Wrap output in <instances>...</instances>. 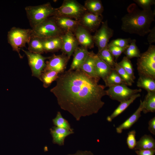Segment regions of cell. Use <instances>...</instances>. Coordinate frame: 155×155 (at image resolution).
Instances as JSON below:
<instances>
[{
    "label": "cell",
    "instance_id": "obj_1",
    "mask_svg": "<svg viewBox=\"0 0 155 155\" xmlns=\"http://www.w3.org/2000/svg\"><path fill=\"white\" fill-rule=\"evenodd\" d=\"M100 79L90 76L80 69L59 74L50 91L57 98L61 108L71 114L77 121L82 117L96 114L104 106L105 86Z\"/></svg>",
    "mask_w": 155,
    "mask_h": 155
},
{
    "label": "cell",
    "instance_id": "obj_2",
    "mask_svg": "<svg viewBox=\"0 0 155 155\" xmlns=\"http://www.w3.org/2000/svg\"><path fill=\"white\" fill-rule=\"evenodd\" d=\"M127 13L121 18V29L130 34L144 36L150 30L152 22L154 21L155 13L151 9H139L135 3L128 7Z\"/></svg>",
    "mask_w": 155,
    "mask_h": 155
},
{
    "label": "cell",
    "instance_id": "obj_3",
    "mask_svg": "<svg viewBox=\"0 0 155 155\" xmlns=\"http://www.w3.org/2000/svg\"><path fill=\"white\" fill-rule=\"evenodd\" d=\"M139 76L149 77L155 79V46L150 45L145 52L137 59Z\"/></svg>",
    "mask_w": 155,
    "mask_h": 155
},
{
    "label": "cell",
    "instance_id": "obj_4",
    "mask_svg": "<svg viewBox=\"0 0 155 155\" xmlns=\"http://www.w3.org/2000/svg\"><path fill=\"white\" fill-rule=\"evenodd\" d=\"M27 18L32 28L45 20L54 16L56 8L49 3L36 6H29L25 8Z\"/></svg>",
    "mask_w": 155,
    "mask_h": 155
},
{
    "label": "cell",
    "instance_id": "obj_5",
    "mask_svg": "<svg viewBox=\"0 0 155 155\" xmlns=\"http://www.w3.org/2000/svg\"><path fill=\"white\" fill-rule=\"evenodd\" d=\"M32 29V36L43 39L60 36L64 32L57 25L53 16L44 20Z\"/></svg>",
    "mask_w": 155,
    "mask_h": 155
},
{
    "label": "cell",
    "instance_id": "obj_6",
    "mask_svg": "<svg viewBox=\"0 0 155 155\" xmlns=\"http://www.w3.org/2000/svg\"><path fill=\"white\" fill-rule=\"evenodd\" d=\"M32 36V29L13 27L8 32L7 40L13 51L17 52L20 57L22 58L20 53L21 48L25 46Z\"/></svg>",
    "mask_w": 155,
    "mask_h": 155
},
{
    "label": "cell",
    "instance_id": "obj_7",
    "mask_svg": "<svg viewBox=\"0 0 155 155\" xmlns=\"http://www.w3.org/2000/svg\"><path fill=\"white\" fill-rule=\"evenodd\" d=\"M87 11L83 5L75 0H65L56 8L53 16L65 17L79 21Z\"/></svg>",
    "mask_w": 155,
    "mask_h": 155
},
{
    "label": "cell",
    "instance_id": "obj_8",
    "mask_svg": "<svg viewBox=\"0 0 155 155\" xmlns=\"http://www.w3.org/2000/svg\"><path fill=\"white\" fill-rule=\"evenodd\" d=\"M141 91V89H131L124 84L110 87L106 90V95L112 100L120 102L129 99L133 95Z\"/></svg>",
    "mask_w": 155,
    "mask_h": 155
},
{
    "label": "cell",
    "instance_id": "obj_9",
    "mask_svg": "<svg viewBox=\"0 0 155 155\" xmlns=\"http://www.w3.org/2000/svg\"><path fill=\"white\" fill-rule=\"evenodd\" d=\"M101 24L100 28L96 31L92 36L98 51L107 48L109 40L113 36L114 33L113 30L108 26L107 20L102 22Z\"/></svg>",
    "mask_w": 155,
    "mask_h": 155
},
{
    "label": "cell",
    "instance_id": "obj_10",
    "mask_svg": "<svg viewBox=\"0 0 155 155\" xmlns=\"http://www.w3.org/2000/svg\"><path fill=\"white\" fill-rule=\"evenodd\" d=\"M22 50L27 57L32 76L39 79L46 66L45 61L49 59L50 57H44L41 54L32 53L28 51Z\"/></svg>",
    "mask_w": 155,
    "mask_h": 155
},
{
    "label": "cell",
    "instance_id": "obj_11",
    "mask_svg": "<svg viewBox=\"0 0 155 155\" xmlns=\"http://www.w3.org/2000/svg\"><path fill=\"white\" fill-rule=\"evenodd\" d=\"M103 19L102 14H95L87 11L79 21L80 25L90 32L97 30L102 22Z\"/></svg>",
    "mask_w": 155,
    "mask_h": 155
},
{
    "label": "cell",
    "instance_id": "obj_12",
    "mask_svg": "<svg viewBox=\"0 0 155 155\" xmlns=\"http://www.w3.org/2000/svg\"><path fill=\"white\" fill-rule=\"evenodd\" d=\"M49 59L46 62V66L43 71L52 70L58 72L59 74L64 71L69 59L67 56L63 54L54 55L50 57Z\"/></svg>",
    "mask_w": 155,
    "mask_h": 155
},
{
    "label": "cell",
    "instance_id": "obj_13",
    "mask_svg": "<svg viewBox=\"0 0 155 155\" xmlns=\"http://www.w3.org/2000/svg\"><path fill=\"white\" fill-rule=\"evenodd\" d=\"M61 37L62 41L61 50L62 54L67 56L69 59L79 44L72 32H64L61 35Z\"/></svg>",
    "mask_w": 155,
    "mask_h": 155
},
{
    "label": "cell",
    "instance_id": "obj_14",
    "mask_svg": "<svg viewBox=\"0 0 155 155\" xmlns=\"http://www.w3.org/2000/svg\"><path fill=\"white\" fill-rule=\"evenodd\" d=\"M79 44L87 49L94 47V42L93 36L90 32L80 24L73 32Z\"/></svg>",
    "mask_w": 155,
    "mask_h": 155
},
{
    "label": "cell",
    "instance_id": "obj_15",
    "mask_svg": "<svg viewBox=\"0 0 155 155\" xmlns=\"http://www.w3.org/2000/svg\"><path fill=\"white\" fill-rule=\"evenodd\" d=\"M53 16L58 26L64 32H71L73 33L76 28L80 24L79 21L69 18Z\"/></svg>",
    "mask_w": 155,
    "mask_h": 155
},
{
    "label": "cell",
    "instance_id": "obj_16",
    "mask_svg": "<svg viewBox=\"0 0 155 155\" xmlns=\"http://www.w3.org/2000/svg\"><path fill=\"white\" fill-rule=\"evenodd\" d=\"M50 131L53 143L60 146L64 145L65 140L67 136L74 133L73 131L55 126L50 129Z\"/></svg>",
    "mask_w": 155,
    "mask_h": 155
},
{
    "label": "cell",
    "instance_id": "obj_17",
    "mask_svg": "<svg viewBox=\"0 0 155 155\" xmlns=\"http://www.w3.org/2000/svg\"><path fill=\"white\" fill-rule=\"evenodd\" d=\"M89 52L88 49L82 46H78L73 53V58L70 70L79 69L86 58Z\"/></svg>",
    "mask_w": 155,
    "mask_h": 155
},
{
    "label": "cell",
    "instance_id": "obj_18",
    "mask_svg": "<svg viewBox=\"0 0 155 155\" xmlns=\"http://www.w3.org/2000/svg\"><path fill=\"white\" fill-rule=\"evenodd\" d=\"M94 53L89 52L86 60L78 69L92 77L100 79L97 75L95 70Z\"/></svg>",
    "mask_w": 155,
    "mask_h": 155
},
{
    "label": "cell",
    "instance_id": "obj_19",
    "mask_svg": "<svg viewBox=\"0 0 155 155\" xmlns=\"http://www.w3.org/2000/svg\"><path fill=\"white\" fill-rule=\"evenodd\" d=\"M142 109V101L140 100V103L138 108L127 119L116 128V131L118 133H121L123 130L129 129L135 123L141 116Z\"/></svg>",
    "mask_w": 155,
    "mask_h": 155
},
{
    "label": "cell",
    "instance_id": "obj_20",
    "mask_svg": "<svg viewBox=\"0 0 155 155\" xmlns=\"http://www.w3.org/2000/svg\"><path fill=\"white\" fill-rule=\"evenodd\" d=\"M42 42L44 52H55L61 48V36L43 39Z\"/></svg>",
    "mask_w": 155,
    "mask_h": 155
},
{
    "label": "cell",
    "instance_id": "obj_21",
    "mask_svg": "<svg viewBox=\"0 0 155 155\" xmlns=\"http://www.w3.org/2000/svg\"><path fill=\"white\" fill-rule=\"evenodd\" d=\"M94 57L96 73L98 77L103 80L113 69L100 59L97 54H95Z\"/></svg>",
    "mask_w": 155,
    "mask_h": 155
},
{
    "label": "cell",
    "instance_id": "obj_22",
    "mask_svg": "<svg viewBox=\"0 0 155 155\" xmlns=\"http://www.w3.org/2000/svg\"><path fill=\"white\" fill-rule=\"evenodd\" d=\"M155 149V140L151 135L145 134L137 142L135 150Z\"/></svg>",
    "mask_w": 155,
    "mask_h": 155
},
{
    "label": "cell",
    "instance_id": "obj_23",
    "mask_svg": "<svg viewBox=\"0 0 155 155\" xmlns=\"http://www.w3.org/2000/svg\"><path fill=\"white\" fill-rule=\"evenodd\" d=\"M140 96V94L138 93L133 95L129 99L120 102V104L113 113L107 117V120L108 122H111L114 119L124 111L136 98Z\"/></svg>",
    "mask_w": 155,
    "mask_h": 155
},
{
    "label": "cell",
    "instance_id": "obj_24",
    "mask_svg": "<svg viewBox=\"0 0 155 155\" xmlns=\"http://www.w3.org/2000/svg\"><path fill=\"white\" fill-rule=\"evenodd\" d=\"M142 111L144 114L155 112V92H148L142 101Z\"/></svg>",
    "mask_w": 155,
    "mask_h": 155
},
{
    "label": "cell",
    "instance_id": "obj_25",
    "mask_svg": "<svg viewBox=\"0 0 155 155\" xmlns=\"http://www.w3.org/2000/svg\"><path fill=\"white\" fill-rule=\"evenodd\" d=\"M43 39L31 36L27 43L28 51L31 53L41 54L44 52Z\"/></svg>",
    "mask_w": 155,
    "mask_h": 155
},
{
    "label": "cell",
    "instance_id": "obj_26",
    "mask_svg": "<svg viewBox=\"0 0 155 155\" xmlns=\"http://www.w3.org/2000/svg\"><path fill=\"white\" fill-rule=\"evenodd\" d=\"M137 86L145 89L147 92H155V79L150 77L139 76Z\"/></svg>",
    "mask_w": 155,
    "mask_h": 155
},
{
    "label": "cell",
    "instance_id": "obj_27",
    "mask_svg": "<svg viewBox=\"0 0 155 155\" xmlns=\"http://www.w3.org/2000/svg\"><path fill=\"white\" fill-rule=\"evenodd\" d=\"M84 6L87 11L93 13L100 14L104 11V7L100 0H87Z\"/></svg>",
    "mask_w": 155,
    "mask_h": 155
},
{
    "label": "cell",
    "instance_id": "obj_28",
    "mask_svg": "<svg viewBox=\"0 0 155 155\" xmlns=\"http://www.w3.org/2000/svg\"><path fill=\"white\" fill-rule=\"evenodd\" d=\"M59 74V72L54 70L44 71H43L39 79L43 82L44 87L47 88L57 80Z\"/></svg>",
    "mask_w": 155,
    "mask_h": 155
},
{
    "label": "cell",
    "instance_id": "obj_29",
    "mask_svg": "<svg viewBox=\"0 0 155 155\" xmlns=\"http://www.w3.org/2000/svg\"><path fill=\"white\" fill-rule=\"evenodd\" d=\"M105 87H110L119 84H124L127 85L125 82L121 78L114 69H113L109 74L103 80Z\"/></svg>",
    "mask_w": 155,
    "mask_h": 155
},
{
    "label": "cell",
    "instance_id": "obj_30",
    "mask_svg": "<svg viewBox=\"0 0 155 155\" xmlns=\"http://www.w3.org/2000/svg\"><path fill=\"white\" fill-rule=\"evenodd\" d=\"M136 40L134 39L132 40L130 43L126 47L123 52L126 57L130 59L134 57H139L140 55V51L137 46Z\"/></svg>",
    "mask_w": 155,
    "mask_h": 155
},
{
    "label": "cell",
    "instance_id": "obj_31",
    "mask_svg": "<svg viewBox=\"0 0 155 155\" xmlns=\"http://www.w3.org/2000/svg\"><path fill=\"white\" fill-rule=\"evenodd\" d=\"M97 55L100 59L109 65L112 68L114 69L116 62L114 59V57L107 49V48L98 51Z\"/></svg>",
    "mask_w": 155,
    "mask_h": 155
},
{
    "label": "cell",
    "instance_id": "obj_32",
    "mask_svg": "<svg viewBox=\"0 0 155 155\" xmlns=\"http://www.w3.org/2000/svg\"><path fill=\"white\" fill-rule=\"evenodd\" d=\"M117 63L124 69L133 80L135 79L133 65L130 59L125 56L122 60Z\"/></svg>",
    "mask_w": 155,
    "mask_h": 155
},
{
    "label": "cell",
    "instance_id": "obj_33",
    "mask_svg": "<svg viewBox=\"0 0 155 155\" xmlns=\"http://www.w3.org/2000/svg\"><path fill=\"white\" fill-rule=\"evenodd\" d=\"M52 121L55 126L73 131L68 121L63 117L59 111L57 112L56 117Z\"/></svg>",
    "mask_w": 155,
    "mask_h": 155
},
{
    "label": "cell",
    "instance_id": "obj_34",
    "mask_svg": "<svg viewBox=\"0 0 155 155\" xmlns=\"http://www.w3.org/2000/svg\"><path fill=\"white\" fill-rule=\"evenodd\" d=\"M114 69L125 82L127 86H131L134 82V81L131 78L124 69L118 65L117 62L115 63Z\"/></svg>",
    "mask_w": 155,
    "mask_h": 155
},
{
    "label": "cell",
    "instance_id": "obj_35",
    "mask_svg": "<svg viewBox=\"0 0 155 155\" xmlns=\"http://www.w3.org/2000/svg\"><path fill=\"white\" fill-rule=\"evenodd\" d=\"M131 40L132 39L130 38H117L112 40L108 44L121 48H126L130 44Z\"/></svg>",
    "mask_w": 155,
    "mask_h": 155
},
{
    "label": "cell",
    "instance_id": "obj_36",
    "mask_svg": "<svg viewBox=\"0 0 155 155\" xmlns=\"http://www.w3.org/2000/svg\"><path fill=\"white\" fill-rule=\"evenodd\" d=\"M126 48H121L114 45L108 44L107 49L115 58V61L117 62L119 57L123 52Z\"/></svg>",
    "mask_w": 155,
    "mask_h": 155
},
{
    "label": "cell",
    "instance_id": "obj_37",
    "mask_svg": "<svg viewBox=\"0 0 155 155\" xmlns=\"http://www.w3.org/2000/svg\"><path fill=\"white\" fill-rule=\"evenodd\" d=\"M136 132L134 130L129 131L127 134L126 142L128 148L131 150H134L136 144L135 138Z\"/></svg>",
    "mask_w": 155,
    "mask_h": 155
},
{
    "label": "cell",
    "instance_id": "obj_38",
    "mask_svg": "<svg viewBox=\"0 0 155 155\" xmlns=\"http://www.w3.org/2000/svg\"><path fill=\"white\" fill-rule=\"evenodd\" d=\"M133 1L144 10L151 9V6L155 4L154 0H134Z\"/></svg>",
    "mask_w": 155,
    "mask_h": 155
},
{
    "label": "cell",
    "instance_id": "obj_39",
    "mask_svg": "<svg viewBox=\"0 0 155 155\" xmlns=\"http://www.w3.org/2000/svg\"><path fill=\"white\" fill-rule=\"evenodd\" d=\"M135 152L137 155H154L155 149L135 150Z\"/></svg>",
    "mask_w": 155,
    "mask_h": 155
},
{
    "label": "cell",
    "instance_id": "obj_40",
    "mask_svg": "<svg viewBox=\"0 0 155 155\" xmlns=\"http://www.w3.org/2000/svg\"><path fill=\"white\" fill-rule=\"evenodd\" d=\"M148 41L150 45L155 42V27L151 29L147 37Z\"/></svg>",
    "mask_w": 155,
    "mask_h": 155
},
{
    "label": "cell",
    "instance_id": "obj_41",
    "mask_svg": "<svg viewBox=\"0 0 155 155\" xmlns=\"http://www.w3.org/2000/svg\"><path fill=\"white\" fill-rule=\"evenodd\" d=\"M148 129L150 132L155 135V117L151 119L148 122Z\"/></svg>",
    "mask_w": 155,
    "mask_h": 155
},
{
    "label": "cell",
    "instance_id": "obj_42",
    "mask_svg": "<svg viewBox=\"0 0 155 155\" xmlns=\"http://www.w3.org/2000/svg\"><path fill=\"white\" fill-rule=\"evenodd\" d=\"M66 155H94L91 151L88 150H78L73 154H68Z\"/></svg>",
    "mask_w": 155,
    "mask_h": 155
}]
</instances>
